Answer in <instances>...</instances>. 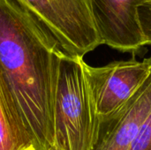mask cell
I'll use <instances>...</instances> for the list:
<instances>
[{
	"mask_svg": "<svg viewBox=\"0 0 151 150\" xmlns=\"http://www.w3.org/2000/svg\"><path fill=\"white\" fill-rule=\"evenodd\" d=\"M56 40L14 0H0V80L35 150L54 144L59 65Z\"/></svg>",
	"mask_w": 151,
	"mask_h": 150,
	"instance_id": "6da1fadb",
	"label": "cell"
},
{
	"mask_svg": "<svg viewBox=\"0 0 151 150\" xmlns=\"http://www.w3.org/2000/svg\"><path fill=\"white\" fill-rule=\"evenodd\" d=\"M83 57L64 54L54 108V144L58 150H93L98 118Z\"/></svg>",
	"mask_w": 151,
	"mask_h": 150,
	"instance_id": "7a4b0ae2",
	"label": "cell"
},
{
	"mask_svg": "<svg viewBox=\"0 0 151 150\" xmlns=\"http://www.w3.org/2000/svg\"><path fill=\"white\" fill-rule=\"evenodd\" d=\"M67 55L83 57L102 44L90 0H14Z\"/></svg>",
	"mask_w": 151,
	"mask_h": 150,
	"instance_id": "3957f363",
	"label": "cell"
},
{
	"mask_svg": "<svg viewBox=\"0 0 151 150\" xmlns=\"http://www.w3.org/2000/svg\"><path fill=\"white\" fill-rule=\"evenodd\" d=\"M85 72L98 121L119 111L151 74V57L142 61H113L95 67L85 63Z\"/></svg>",
	"mask_w": 151,
	"mask_h": 150,
	"instance_id": "277c9868",
	"label": "cell"
},
{
	"mask_svg": "<svg viewBox=\"0 0 151 150\" xmlns=\"http://www.w3.org/2000/svg\"><path fill=\"white\" fill-rule=\"evenodd\" d=\"M150 0H90L102 44L122 52H138L144 38L138 6Z\"/></svg>",
	"mask_w": 151,
	"mask_h": 150,
	"instance_id": "5b68a950",
	"label": "cell"
},
{
	"mask_svg": "<svg viewBox=\"0 0 151 150\" xmlns=\"http://www.w3.org/2000/svg\"><path fill=\"white\" fill-rule=\"evenodd\" d=\"M151 111V74L115 114L99 122L93 150H130Z\"/></svg>",
	"mask_w": 151,
	"mask_h": 150,
	"instance_id": "8992f818",
	"label": "cell"
},
{
	"mask_svg": "<svg viewBox=\"0 0 151 150\" xmlns=\"http://www.w3.org/2000/svg\"><path fill=\"white\" fill-rule=\"evenodd\" d=\"M0 150H35L0 80Z\"/></svg>",
	"mask_w": 151,
	"mask_h": 150,
	"instance_id": "52a82bcc",
	"label": "cell"
},
{
	"mask_svg": "<svg viewBox=\"0 0 151 150\" xmlns=\"http://www.w3.org/2000/svg\"><path fill=\"white\" fill-rule=\"evenodd\" d=\"M137 11L144 38V45H151V0L139 5Z\"/></svg>",
	"mask_w": 151,
	"mask_h": 150,
	"instance_id": "ba28073f",
	"label": "cell"
},
{
	"mask_svg": "<svg viewBox=\"0 0 151 150\" xmlns=\"http://www.w3.org/2000/svg\"><path fill=\"white\" fill-rule=\"evenodd\" d=\"M130 150H151V111L142 126Z\"/></svg>",
	"mask_w": 151,
	"mask_h": 150,
	"instance_id": "9c48e42d",
	"label": "cell"
},
{
	"mask_svg": "<svg viewBox=\"0 0 151 150\" xmlns=\"http://www.w3.org/2000/svg\"><path fill=\"white\" fill-rule=\"evenodd\" d=\"M49 150H58V149H57L56 148H54V147H51V148H50Z\"/></svg>",
	"mask_w": 151,
	"mask_h": 150,
	"instance_id": "30bf717a",
	"label": "cell"
}]
</instances>
